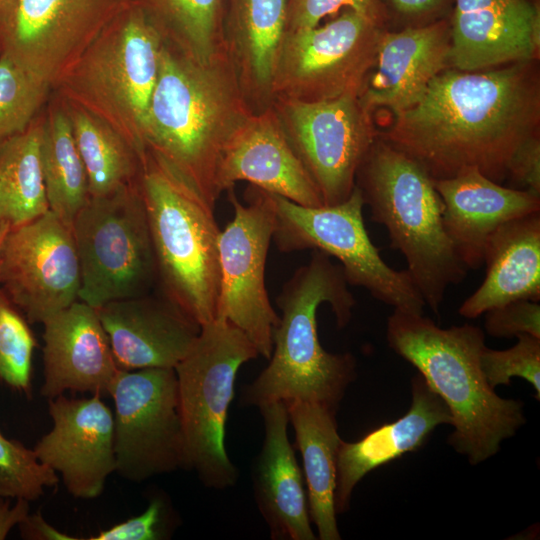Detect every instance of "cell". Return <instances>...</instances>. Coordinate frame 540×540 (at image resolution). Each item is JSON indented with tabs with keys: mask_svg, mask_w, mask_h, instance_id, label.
Segmentation results:
<instances>
[{
	"mask_svg": "<svg viewBox=\"0 0 540 540\" xmlns=\"http://www.w3.org/2000/svg\"><path fill=\"white\" fill-rule=\"evenodd\" d=\"M72 228L54 212L12 227L0 255V288L29 323H43L79 300Z\"/></svg>",
	"mask_w": 540,
	"mask_h": 540,
	"instance_id": "cell-16",
	"label": "cell"
},
{
	"mask_svg": "<svg viewBox=\"0 0 540 540\" xmlns=\"http://www.w3.org/2000/svg\"><path fill=\"white\" fill-rule=\"evenodd\" d=\"M58 482L57 473L42 463L33 449L0 431V496L33 501Z\"/></svg>",
	"mask_w": 540,
	"mask_h": 540,
	"instance_id": "cell-35",
	"label": "cell"
},
{
	"mask_svg": "<svg viewBox=\"0 0 540 540\" xmlns=\"http://www.w3.org/2000/svg\"><path fill=\"white\" fill-rule=\"evenodd\" d=\"M451 29L445 19L398 32L382 30L375 64L359 93L372 114L393 115L414 106L431 81L451 68Z\"/></svg>",
	"mask_w": 540,
	"mask_h": 540,
	"instance_id": "cell-21",
	"label": "cell"
},
{
	"mask_svg": "<svg viewBox=\"0 0 540 540\" xmlns=\"http://www.w3.org/2000/svg\"><path fill=\"white\" fill-rule=\"evenodd\" d=\"M259 355L237 327L216 316L201 326L187 355L174 368L186 468L197 472L205 486L234 485L237 470L225 449V426L242 364Z\"/></svg>",
	"mask_w": 540,
	"mask_h": 540,
	"instance_id": "cell-8",
	"label": "cell"
},
{
	"mask_svg": "<svg viewBox=\"0 0 540 540\" xmlns=\"http://www.w3.org/2000/svg\"><path fill=\"white\" fill-rule=\"evenodd\" d=\"M288 0H226L224 40L243 98L253 114L273 102V81L287 32Z\"/></svg>",
	"mask_w": 540,
	"mask_h": 540,
	"instance_id": "cell-24",
	"label": "cell"
},
{
	"mask_svg": "<svg viewBox=\"0 0 540 540\" xmlns=\"http://www.w3.org/2000/svg\"><path fill=\"white\" fill-rule=\"evenodd\" d=\"M506 181L507 187L540 197V135L529 138L515 151L508 164Z\"/></svg>",
	"mask_w": 540,
	"mask_h": 540,
	"instance_id": "cell-39",
	"label": "cell"
},
{
	"mask_svg": "<svg viewBox=\"0 0 540 540\" xmlns=\"http://www.w3.org/2000/svg\"><path fill=\"white\" fill-rule=\"evenodd\" d=\"M433 180L444 203V228L467 270L483 265L485 245L502 224L540 212L539 196L499 184L475 168Z\"/></svg>",
	"mask_w": 540,
	"mask_h": 540,
	"instance_id": "cell-23",
	"label": "cell"
},
{
	"mask_svg": "<svg viewBox=\"0 0 540 540\" xmlns=\"http://www.w3.org/2000/svg\"><path fill=\"white\" fill-rule=\"evenodd\" d=\"M481 285L459 307L474 319L492 308L527 299L540 301V212L502 224L488 239Z\"/></svg>",
	"mask_w": 540,
	"mask_h": 540,
	"instance_id": "cell-27",
	"label": "cell"
},
{
	"mask_svg": "<svg viewBox=\"0 0 540 540\" xmlns=\"http://www.w3.org/2000/svg\"><path fill=\"white\" fill-rule=\"evenodd\" d=\"M61 101L86 169L89 196L109 195L137 183L141 172V157L135 149L96 116Z\"/></svg>",
	"mask_w": 540,
	"mask_h": 540,
	"instance_id": "cell-29",
	"label": "cell"
},
{
	"mask_svg": "<svg viewBox=\"0 0 540 540\" xmlns=\"http://www.w3.org/2000/svg\"><path fill=\"white\" fill-rule=\"evenodd\" d=\"M399 14L420 17L441 9L447 0H387Z\"/></svg>",
	"mask_w": 540,
	"mask_h": 540,
	"instance_id": "cell-43",
	"label": "cell"
},
{
	"mask_svg": "<svg viewBox=\"0 0 540 540\" xmlns=\"http://www.w3.org/2000/svg\"><path fill=\"white\" fill-rule=\"evenodd\" d=\"M120 370L175 368L201 326L156 291L96 309Z\"/></svg>",
	"mask_w": 540,
	"mask_h": 540,
	"instance_id": "cell-19",
	"label": "cell"
},
{
	"mask_svg": "<svg viewBox=\"0 0 540 540\" xmlns=\"http://www.w3.org/2000/svg\"><path fill=\"white\" fill-rule=\"evenodd\" d=\"M442 424H453L447 405L420 374L416 375L412 380V404L404 416L374 429L358 441L341 440L336 464V513L348 509L355 486L366 474L417 450Z\"/></svg>",
	"mask_w": 540,
	"mask_h": 540,
	"instance_id": "cell-25",
	"label": "cell"
},
{
	"mask_svg": "<svg viewBox=\"0 0 540 540\" xmlns=\"http://www.w3.org/2000/svg\"><path fill=\"white\" fill-rule=\"evenodd\" d=\"M131 0H2L0 54L52 88Z\"/></svg>",
	"mask_w": 540,
	"mask_h": 540,
	"instance_id": "cell-15",
	"label": "cell"
},
{
	"mask_svg": "<svg viewBox=\"0 0 540 540\" xmlns=\"http://www.w3.org/2000/svg\"><path fill=\"white\" fill-rule=\"evenodd\" d=\"M451 68L480 71L538 60L540 12L529 0H455Z\"/></svg>",
	"mask_w": 540,
	"mask_h": 540,
	"instance_id": "cell-18",
	"label": "cell"
},
{
	"mask_svg": "<svg viewBox=\"0 0 540 540\" xmlns=\"http://www.w3.org/2000/svg\"><path fill=\"white\" fill-rule=\"evenodd\" d=\"M391 349L412 364L447 405L453 448L472 465L500 448L525 423L523 403L498 396L480 366L482 329L471 324L443 329L423 313L394 309L387 321Z\"/></svg>",
	"mask_w": 540,
	"mask_h": 540,
	"instance_id": "cell-4",
	"label": "cell"
},
{
	"mask_svg": "<svg viewBox=\"0 0 540 540\" xmlns=\"http://www.w3.org/2000/svg\"><path fill=\"white\" fill-rule=\"evenodd\" d=\"M339 264L313 250L277 297L281 317L273 335L268 366L242 393L246 405L258 408L272 402L308 401L336 411L355 377L350 353L327 352L318 338L317 310L328 303L339 328L352 318L356 303Z\"/></svg>",
	"mask_w": 540,
	"mask_h": 540,
	"instance_id": "cell-3",
	"label": "cell"
},
{
	"mask_svg": "<svg viewBox=\"0 0 540 540\" xmlns=\"http://www.w3.org/2000/svg\"><path fill=\"white\" fill-rule=\"evenodd\" d=\"M29 514V501L16 499L11 504L8 498L0 496V540L6 539L9 532L18 526Z\"/></svg>",
	"mask_w": 540,
	"mask_h": 540,
	"instance_id": "cell-42",
	"label": "cell"
},
{
	"mask_svg": "<svg viewBox=\"0 0 540 540\" xmlns=\"http://www.w3.org/2000/svg\"><path fill=\"white\" fill-rule=\"evenodd\" d=\"M108 395L115 406V472L141 482L186 468L175 369H119Z\"/></svg>",
	"mask_w": 540,
	"mask_h": 540,
	"instance_id": "cell-13",
	"label": "cell"
},
{
	"mask_svg": "<svg viewBox=\"0 0 540 540\" xmlns=\"http://www.w3.org/2000/svg\"><path fill=\"white\" fill-rule=\"evenodd\" d=\"M251 113L227 53L202 63L164 41L145 120V145L214 206L223 149Z\"/></svg>",
	"mask_w": 540,
	"mask_h": 540,
	"instance_id": "cell-2",
	"label": "cell"
},
{
	"mask_svg": "<svg viewBox=\"0 0 540 540\" xmlns=\"http://www.w3.org/2000/svg\"><path fill=\"white\" fill-rule=\"evenodd\" d=\"M359 188L371 219L383 225L425 305L438 314L447 289L467 269L454 252L443 224L444 203L433 178L411 157L379 137L358 167Z\"/></svg>",
	"mask_w": 540,
	"mask_h": 540,
	"instance_id": "cell-5",
	"label": "cell"
},
{
	"mask_svg": "<svg viewBox=\"0 0 540 540\" xmlns=\"http://www.w3.org/2000/svg\"><path fill=\"white\" fill-rule=\"evenodd\" d=\"M1 1H2V0H0V2H1Z\"/></svg>",
	"mask_w": 540,
	"mask_h": 540,
	"instance_id": "cell-45",
	"label": "cell"
},
{
	"mask_svg": "<svg viewBox=\"0 0 540 540\" xmlns=\"http://www.w3.org/2000/svg\"><path fill=\"white\" fill-rule=\"evenodd\" d=\"M139 186L155 257V291L202 326L216 317L220 288L215 206L147 148Z\"/></svg>",
	"mask_w": 540,
	"mask_h": 540,
	"instance_id": "cell-6",
	"label": "cell"
},
{
	"mask_svg": "<svg viewBox=\"0 0 540 540\" xmlns=\"http://www.w3.org/2000/svg\"><path fill=\"white\" fill-rule=\"evenodd\" d=\"M485 314V330L492 337L511 338L529 334L540 338L539 302L514 300L492 308Z\"/></svg>",
	"mask_w": 540,
	"mask_h": 540,
	"instance_id": "cell-38",
	"label": "cell"
},
{
	"mask_svg": "<svg viewBox=\"0 0 540 540\" xmlns=\"http://www.w3.org/2000/svg\"><path fill=\"white\" fill-rule=\"evenodd\" d=\"M10 228H11L10 225H8L5 221H3L0 218V255H1V249H2V245H3V241L5 239L6 234L10 230Z\"/></svg>",
	"mask_w": 540,
	"mask_h": 540,
	"instance_id": "cell-44",
	"label": "cell"
},
{
	"mask_svg": "<svg viewBox=\"0 0 540 540\" xmlns=\"http://www.w3.org/2000/svg\"><path fill=\"white\" fill-rule=\"evenodd\" d=\"M42 324L41 395L48 399L66 391L108 395L119 369L97 310L77 300Z\"/></svg>",
	"mask_w": 540,
	"mask_h": 540,
	"instance_id": "cell-22",
	"label": "cell"
},
{
	"mask_svg": "<svg viewBox=\"0 0 540 540\" xmlns=\"http://www.w3.org/2000/svg\"><path fill=\"white\" fill-rule=\"evenodd\" d=\"M52 86L0 54V147L35 120Z\"/></svg>",
	"mask_w": 540,
	"mask_h": 540,
	"instance_id": "cell-33",
	"label": "cell"
},
{
	"mask_svg": "<svg viewBox=\"0 0 540 540\" xmlns=\"http://www.w3.org/2000/svg\"><path fill=\"white\" fill-rule=\"evenodd\" d=\"M164 39L131 0L106 25L53 88L59 98L96 116L140 155Z\"/></svg>",
	"mask_w": 540,
	"mask_h": 540,
	"instance_id": "cell-7",
	"label": "cell"
},
{
	"mask_svg": "<svg viewBox=\"0 0 540 540\" xmlns=\"http://www.w3.org/2000/svg\"><path fill=\"white\" fill-rule=\"evenodd\" d=\"M227 190L233 219L220 232L218 250L220 288L216 316L241 330L269 359L279 316L265 285V265L275 227V207L270 192L250 184L247 205Z\"/></svg>",
	"mask_w": 540,
	"mask_h": 540,
	"instance_id": "cell-14",
	"label": "cell"
},
{
	"mask_svg": "<svg viewBox=\"0 0 540 540\" xmlns=\"http://www.w3.org/2000/svg\"><path fill=\"white\" fill-rule=\"evenodd\" d=\"M101 397L48 399L53 426L33 448L76 498L99 496L116 471L113 413Z\"/></svg>",
	"mask_w": 540,
	"mask_h": 540,
	"instance_id": "cell-17",
	"label": "cell"
},
{
	"mask_svg": "<svg viewBox=\"0 0 540 540\" xmlns=\"http://www.w3.org/2000/svg\"><path fill=\"white\" fill-rule=\"evenodd\" d=\"M71 228L80 301L97 309L152 292L156 264L139 181L109 195L89 196Z\"/></svg>",
	"mask_w": 540,
	"mask_h": 540,
	"instance_id": "cell-9",
	"label": "cell"
},
{
	"mask_svg": "<svg viewBox=\"0 0 540 540\" xmlns=\"http://www.w3.org/2000/svg\"><path fill=\"white\" fill-rule=\"evenodd\" d=\"M41 163L50 211L72 226L89 198L85 166L60 99L42 119Z\"/></svg>",
	"mask_w": 540,
	"mask_h": 540,
	"instance_id": "cell-30",
	"label": "cell"
},
{
	"mask_svg": "<svg viewBox=\"0 0 540 540\" xmlns=\"http://www.w3.org/2000/svg\"><path fill=\"white\" fill-rule=\"evenodd\" d=\"M378 137L405 153L433 179L477 169L503 184L526 140L540 135L538 60L480 71L448 68Z\"/></svg>",
	"mask_w": 540,
	"mask_h": 540,
	"instance_id": "cell-1",
	"label": "cell"
},
{
	"mask_svg": "<svg viewBox=\"0 0 540 540\" xmlns=\"http://www.w3.org/2000/svg\"><path fill=\"white\" fill-rule=\"evenodd\" d=\"M151 18L164 41L186 56L210 62L227 53L226 0H134Z\"/></svg>",
	"mask_w": 540,
	"mask_h": 540,
	"instance_id": "cell-32",
	"label": "cell"
},
{
	"mask_svg": "<svg viewBox=\"0 0 540 540\" xmlns=\"http://www.w3.org/2000/svg\"><path fill=\"white\" fill-rule=\"evenodd\" d=\"M22 538L29 540H76L48 524L40 512L28 514L18 524Z\"/></svg>",
	"mask_w": 540,
	"mask_h": 540,
	"instance_id": "cell-41",
	"label": "cell"
},
{
	"mask_svg": "<svg viewBox=\"0 0 540 540\" xmlns=\"http://www.w3.org/2000/svg\"><path fill=\"white\" fill-rule=\"evenodd\" d=\"M341 9H352L380 27L387 19L382 0H288L287 31L315 27Z\"/></svg>",
	"mask_w": 540,
	"mask_h": 540,
	"instance_id": "cell-37",
	"label": "cell"
},
{
	"mask_svg": "<svg viewBox=\"0 0 540 540\" xmlns=\"http://www.w3.org/2000/svg\"><path fill=\"white\" fill-rule=\"evenodd\" d=\"M299 449L307 485L308 509L321 540H339L335 489L337 453L341 442L336 411L316 402L285 403Z\"/></svg>",
	"mask_w": 540,
	"mask_h": 540,
	"instance_id": "cell-28",
	"label": "cell"
},
{
	"mask_svg": "<svg viewBox=\"0 0 540 540\" xmlns=\"http://www.w3.org/2000/svg\"><path fill=\"white\" fill-rule=\"evenodd\" d=\"M382 27L344 9L323 26L287 31L273 81V100H331L359 94L371 72Z\"/></svg>",
	"mask_w": 540,
	"mask_h": 540,
	"instance_id": "cell-11",
	"label": "cell"
},
{
	"mask_svg": "<svg viewBox=\"0 0 540 540\" xmlns=\"http://www.w3.org/2000/svg\"><path fill=\"white\" fill-rule=\"evenodd\" d=\"M517 343L505 350L485 347L481 353L482 373L493 389L509 385L511 378L519 377L529 382L540 399V338L529 334L516 336Z\"/></svg>",
	"mask_w": 540,
	"mask_h": 540,
	"instance_id": "cell-36",
	"label": "cell"
},
{
	"mask_svg": "<svg viewBox=\"0 0 540 540\" xmlns=\"http://www.w3.org/2000/svg\"><path fill=\"white\" fill-rule=\"evenodd\" d=\"M275 207L272 240L284 253L312 249L334 257L348 284L366 289L394 309L423 313L426 306L406 270L386 264L363 220L365 206L357 186L336 205L303 206L271 193Z\"/></svg>",
	"mask_w": 540,
	"mask_h": 540,
	"instance_id": "cell-10",
	"label": "cell"
},
{
	"mask_svg": "<svg viewBox=\"0 0 540 540\" xmlns=\"http://www.w3.org/2000/svg\"><path fill=\"white\" fill-rule=\"evenodd\" d=\"M163 504L153 499L143 513L118 523L89 540H157L161 538Z\"/></svg>",
	"mask_w": 540,
	"mask_h": 540,
	"instance_id": "cell-40",
	"label": "cell"
},
{
	"mask_svg": "<svg viewBox=\"0 0 540 540\" xmlns=\"http://www.w3.org/2000/svg\"><path fill=\"white\" fill-rule=\"evenodd\" d=\"M264 422V441L254 474L256 500L271 537L314 540L303 477L289 441L285 403L259 407Z\"/></svg>",
	"mask_w": 540,
	"mask_h": 540,
	"instance_id": "cell-26",
	"label": "cell"
},
{
	"mask_svg": "<svg viewBox=\"0 0 540 540\" xmlns=\"http://www.w3.org/2000/svg\"><path fill=\"white\" fill-rule=\"evenodd\" d=\"M43 117L0 147V218L10 227L48 212L40 139Z\"/></svg>",
	"mask_w": 540,
	"mask_h": 540,
	"instance_id": "cell-31",
	"label": "cell"
},
{
	"mask_svg": "<svg viewBox=\"0 0 540 540\" xmlns=\"http://www.w3.org/2000/svg\"><path fill=\"white\" fill-rule=\"evenodd\" d=\"M271 107L323 205L346 200L359 165L378 137L373 114L359 94L320 102L275 98Z\"/></svg>",
	"mask_w": 540,
	"mask_h": 540,
	"instance_id": "cell-12",
	"label": "cell"
},
{
	"mask_svg": "<svg viewBox=\"0 0 540 540\" xmlns=\"http://www.w3.org/2000/svg\"><path fill=\"white\" fill-rule=\"evenodd\" d=\"M239 181H247L299 205H323L271 106L263 112L249 114L223 149L216 175L219 194Z\"/></svg>",
	"mask_w": 540,
	"mask_h": 540,
	"instance_id": "cell-20",
	"label": "cell"
},
{
	"mask_svg": "<svg viewBox=\"0 0 540 540\" xmlns=\"http://www.w3.org/2000/svg\"><path fill=\"white\" fill-rule=\"evenodd\" d=\"M37 347L29 322L0 288V380L13 390L31 393L33 352Z\"/></svg>",
	"mask_w": 540,
	"mask_h": 540,
	"instance_id": "cell-34",
	"label": "cell"
}]
</instances>
